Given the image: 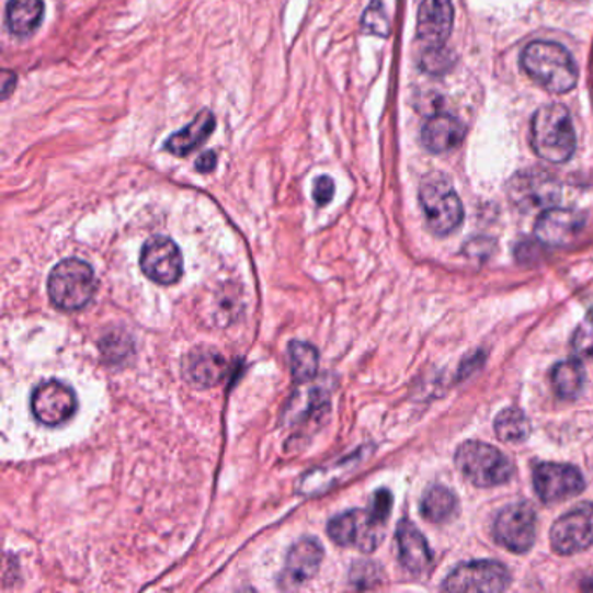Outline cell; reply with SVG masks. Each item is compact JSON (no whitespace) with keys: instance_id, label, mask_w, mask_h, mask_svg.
Segmentation results:
<instances>
[{"instance_id":"cell-1","label":"cell","mask_w":593,"mask_h":593,"mask_svg":"<svg viewBox=\"0 0 593 593\" xmlns=\"http://www.w3.org/2000/svg\"><path fill=\"white\" fill-rule=\"evenodd\" d=\"M521 67L536 84L551 94H566L578 82V68L565 46L548 41L527 44L522 52Z\"/></svg>"},{"instance_id":"cell-2","label":"cell","mask_w":593,"mask_h":593,"mask_svg":"<svg viewBox=\"0 0 593 593\" xmlns=\"http://www.w3.org/2000/svg\"><path fill=\"white\" fill-rule=\"evenodd\" d=\"M531 145L539 159L562 164L577 150V130L571 114L559 103L541 106L531 123Z\"/></svg>"},{"instance_id":"cell-3","label":"cell","mask_w":593,"mask_h":593,"mask_svg":"<svg viewBox=\"0 0 593 593\" xmlns=\"http://www.w3.org/2000/svg\"><path fill=\"white\" fill-rule=\"evenodd\" d=\"M98 283L93 266L70 258L59 261L47 278V295L59 310L77 311L88 307L96 295Z\"/></svg>"},{"instance_id":"cell-4","label":"cell","mask_w":593,"mask_h":593,"mask_svg":"<svg viewBox=\"0 0 593 593\" xmlns=\"http://www.w3.org/2000/svg\"><path fill=\"white\" fill-rule=\"evenodd\" d=\"M420 204L430 230L447 237L464 224V204L444 174H430L420 186Z\"/></svg>"},{"instance_id":"cell-5","label":"cell","mask_w":593,"mask_h":593,"mask_svg":"<svg viewBox=\"0 0 593 593\" xmlns=\"http://www.w3.org/2000/svg\"><path fill=\"white\" fill-rule=\"evenodd\" d=\"M456 467L477 488L505 484L514 476V464L486 442L467 441L456 451Z\"/></svg>"},{"instance_id":"cell-6","label":"cell","mask_w":593,"mask_h":593,"mask_svg":"<svg viewBox=\"0 0 593 593\" xmlns=\"http://www.w3.org/2000/svg\"><path fill=\"white\" fill-rule=\"evenodd\" d=\"M387 521L375 510H349L337 515L328 524L329 538L340 547H354L361 551H373L384 539Z\"/></svg>"},{"instance_id":"cell-7","label":"cell","mask_w":593,"mask_h":593,"mask_svg":"<svg viewBox=\"0 0 593 593\" xmlns=\"http://www.w3.org/2000/svg\"><path fill=\"white\" fill-rule=\"evenodd\" d=\"M536 521L535 506L527 501H518L501 510L492 526V535L501 547L514 554H527L535 545Z\"/></svg>"},{"instance_id":"cell-8","label":"cell","mask_w":593,"mask_h":593,"mask_svg":"<svg viewBox=\"0 0 593 593\" xmlns=\"http://www.w3.org/2000/svg\"><path fill=\"white\" fill-rule=\"evenodd\" d=\"M512 574L497 560H474L451 572L442 590L446 592L498 593L509 589Z\"/></svg>"},{"instance_id":"cell-9","label":"cell","mask_w":593,"mask_h":593,"mask_svg":"<svg viewBox=\"0 0 593 593\" xmlns=\"http://www.w3.org/2000/svg\"><path fill=\"white\" fill-rule=\"evenodd\" d=\"M509 197L522 210L550 209L560 198V183L543 169H527L510 181Z\"/></svg>"},{"instance_id":"cell-10","label":"cell","mask_w":593,"mask_h":593,"mask_svg":"<svg viewBox=\"0 0 593 593\" xmlns=\"http://www.w3.org/2000/svg\"><path fill=\"white\" fill-rule=\"evenodd\" d=\"M30 408L38 423L59 426L77 413L79 400L72 387L58 379H47L32 391Z\"/></svg>"},{"instance_id":"cell-11","label":"cell","mask_w":593,"mask_h":593,"mask_svg":"<svg viewBox=\"0 0 593 593\" xmlns=\"http://www.w3.org/2000/svg\"><path fill=\"white\" fill-rule=\"evenodd\" d=\"M551 550L572 556L593 545V503L585 501L562 515L550 531Z\"/></svg>"},{"instance_id":"cell-12","label":"cell","mask_w":593,"mask_h":593,"mask_svg":"<svg viewBox=\"0 0 593 593\" xmlns=\"http://www.w3.org/2000/svg\"><path fill=\"white\" fill-rule=\"evenodd\" d=\"M139 266L150 281L160 286H173L183 274V258L173 239L156 236L145 242Z\"/></svg>"},{"instance_id":"cell-13","label":"cell","mask_w":593,"mask_h":593,"mask_svg":"<svg viewBox=\"0 0 593 593\" xmlns=\"http://www.w3.org/2000/svg\"><path fill=\"white\" fill-rule=\"evenodd\" d=\"M533 482L536 494L543 503H559L577 497L585 489V479L577 467L550 461L536 465L533 470Z\"/></svg>"},{"instance_id":"cell-14","label":"cell","mask_w":593,"mask_h":593,"mask_svg":"<svg viewBox=\"0 0 593 593\" xmlns=\"http://www.w3.org/2000/svg\"><path fill=\"white\" fill-rule=\"evenodd\" d=\"M585 224L586 218L583 213L550 207L539 215L535 225V236L541 244L550 246V248H565L578 239V236L583 232Z\"/></svg>"},{"instance_id":"cell-15","label":"cell","mask_w":593,"mask_h":593,"mask_svg":"<svg viewBox=\"0 0 593 593\" xmlns=\"http://www.w3.org/2000/svg\"><path fill=\"white\" fill-rule=\"evenodd\" d=\"M455 23L451 0H423L418 11L417 35L426 49L444 47Z\"/></svg>"},{"instance_id":"cell-16","label":"cell","mask_w":593,"mask_h":593,"mask_svg":"<svg viewBox=\"0 0 593 593\" xmlns=\"http://www.w3.org/2000/svg\"><path fill=\"white\" fill-rule=\"evenodd\" d=\"M324 559V550L317 539H299L287 554L286 566L281 574V589L290 590L305 585L316 577L320 562Z\"/></svg>"},{"instance_id":"cell-17","label":"cell","mask_w":593,"mask_h":593,"mask_svg":"<svg viewBox=\"0 0 593 593\" xmlns=\"http://www.w3.org/2000/svg\"><path fill=\"white\" fill-rule=\"evenodd\" d=\"M396 538L400 566L413 577H425L434 565V556L425 536L421 535L413 522L402 518L397 526Z\"/></svg>"},{"instance_id":"cell-18","label":"cell","mask_w":593,"mask_h":593,"mask_svg":"<svg viewBox=\"0 0 593 593\" xmlns=\"http://www.w3.org/2000/svg\"><path fill=\"white\" fill-rule=\"evenodd\" d=\"M183 369L186 378L197 387H216L227 375V361L218 350L198 346L186 355Z\"/></svg>"},{"instance_id":"cell-19","label":"cell","mask_w":593,"mask_h":593,"mask_svg":"<svg viewBox=\"0 0 593 593\" xmlns=\"http://www.w3.org/2000/svg\"><path fill=\"white\" fill-rule=\"evenodd\" d=\"M467 135V127L453 115L437 114L426 121L421 139L426 150L432 153H446L461 145Z\"/></svg>"},{"instance_id":"cell-20","label":"cell","mask_w":593,"mask_h":593,"mask_svg":"<svg viewBox=\"0 0 593 593\" xmlns=\"http://www.w3.org/2000/svg\"><path fill=\"white\" fill-rule=\"evenodd\" d=\"M215 127V115L210 114L209 110H204V112H201L185 129L174 133V135L166 141V148H168L169 152L173 153V156H189L190 152H194L195 148L201 147V145L213 135Z\"/></svg>"},{"instance_id":"cell-21","label":"cell","mask_w":593,"mask_h":593,"mask_svg":"<svg viewBox=\"0 0 593 593\" xmlns=\"http://www.w3.org/2000/svg\"><path fill=\"white\" fill-rule=\"evenodd\" d=\"M43 0H9L5 8V25L16 37H28L43 22Z\"/></svg>"},{"instance_id":"cell-22","label":"cell","mask_w":593,"mask_h":593,"mask_svg":"<svg viewBox=\"0 0 593 593\" xmlns=\"http://www.w3.org/2000/svg\"><path fill=\"white\" fill-rule=\"evenodd\" d=\"M458 498L444 486H432L421 500V515L434 524L451 521L458 514Z\"/></svg>"},{"instance_id":"cell-23","label":"cell","mask_w":593,"mask_h":593,"mask_svg":"<svg viewBox=\"0 0 593 593\" xmlns=\"http://www.w3.org/2000/svg\"><path fill=\"white\" fill-rule=\"evenodd\" d=\"M551 385L560 399H577L585 387L586 375L585 367L581 366L580 361H562L551 369Z\"/></svg>"},{"instance_id":"cell-24","label":"cell","mask_w":593,"mask_h":593,"mask_svg":"<svg viewBox=\"0 0 593 593\" xmlns=\"http://www.w3.org/2000/svg\"><path fill=\"white\" fill-rule=\"evenodd\" d=\"M290 375L296 384L316 378L319 370V352L305 341H293L289 345Z\"/></svg>"},{"instance_id":"cell-25","label":"cell","mask_w":593,"mask_h":593,"mask_svg":"<svg viewBox=\"0 0 593 593\" xmlns=\"http://www.w3.org/2000/svg\"><path fill=\"white\" fill-rule=\"evenodd\" d=\"M494 432L498 438L510 444L524 442L531 435V421L521 409H503L494 420Z\"/></svg>"},{"instance_id":"cell-26","label":"cell","mask_w":593,"mask_h":593,"mask_svg":"<svg viewBox=\"0 0 593 593\" xmlns=\"http://www.w3.org/2000/svg\"><path fill=\"white\" fill-rule=\"evenodd\" d=\"M362 26L366 30L367 34L379 35V37H387L388 30V18L385 14L384 8H381V2L375 0L373 5L366 11V16H364V22Z\"/></svg>"},{"instance_id":"cell-27","label":"cell","mask_w":593,"mask_h":593,"mask_svg":"<svg viewBox=\"0 0 593 593\" xmlns=\"http://www.w3.org/2000/svg\"><path fill=\"white\" fill-rule=\"evenodd\" d=\"M572 349L581 357H593V308L583 320V324L577 329L572 338Z\"/></svg>"},{"instance_id":"cell-28","label":"cell","mask_w":593,"mask_h":593,"mask_svg":"<svg viewBox=\"0 0 593 593\" xmlns=\"http://www.w3.org/2000/svg\"><path fill=\"white\" fill-rule=\"evenodd\" d=\"M311 195H313L317 206H328L334 195V181L329 176H320L313 185Z\"/></svg>"},{"instance_id":"cell-29","label":"cell","mask_w":593,"mask_h":593,"mask_svg":"<svg viewBox=\"0 0 593 593\" xmlns=\"http://www.w3.org/2000/svg\"><path fill=\"white\" fill-rule=\"evenodd\" d=\"M195 168H197L198 173H210L216 168L215 152L203 153V156L198 157Z\"/></svg>"}]
</instances>
